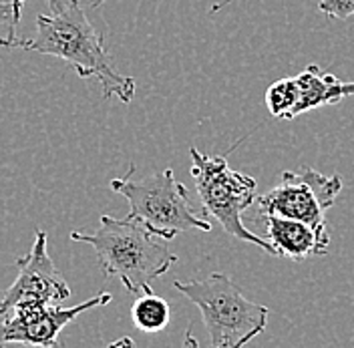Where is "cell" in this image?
Masks as SVG:
<instances>
[{
	"instance_id": "obj_1",
	"label": "cell",
	"mask_w": 354,
	"mask_h": 348,
	"mask_svg": "<svg viewBox=\"0 0 354 348\" xmlns=\"http://www.w3.org/2000/svg\"><path fill=\"white\" fill-rule=\"evenodd\" d=\"M24 51H35L65 61L81 79H97L103 97L131 103L135 81L113 68L103 33H97L83 10V0H71L57 12L37 17V35L24 39Z\"/></svg>"
},
{
	"instance_id": "obj_2",
	"label": "cell",
	"mask_w": 354,
	"mask_h": 348,
	"mask_svg": "<svg viewBox=\"0 0 354 348\" xmlns=\"http://www.w3.org/2000/svg\"><path fill=\"white\" fill-rule=\"evenodd\" d=\"M71 239L95 248L103 274L107 278H119L131 294L153 292L151 282L177 262L167 241L131 216L123 219L101 216L97 232H73Z\"/></svg>"
},
{
	"instance_id": "obj_3",
	"label": "cell",
	"mask_w": 354,
	"mask_h": 348,
	"mask_svg": "<svg viewBox=\"0 0 354 348\" xmlns=\"http://www.w3.org/2000/svg\"><path fill=\"white\" fill-rule=\"evenodd\" d=\"M174 286L199 308L212 348H243L266 330L270 310L248 300L232 278L221 272L201 280H176Z\"/></svg>"
},
{
	"instance_id": "obj_4",
	"label": "cell",
	"mask_w": 354,
	"mask_h": 348,
	"mask_svg": "<svg viewBox=\"0 0 354 348\" xmlns=\"http://www.w3.org/2000/svg\"><path fill=\"white\" fill-rule=\"evenodd\" d=\"M135 165L129 174L111 179V190L129 201V216L143 221L155 236L171 241L179 232L201 230L212 232V223L199 218L189 201L187 187L177 181L174 170L133 179Z\"/></svg>"
},
{
	"instance_id": "obj_5",
	"label": "cell",
	"mask_w": 354,
	"mask_h": 348,
	"mask_svg": "<svg viewBox=\"0 0 354 348\" xmlns=\"http://www.w3.org/2000/svg\"><path fill=\"white\" fill-rule=\"evenodd\" d=\"M192 155V175L196 179V190L203 203V212L220 221L225 234L234 238L256 244L264 252L276 256L274 246L262 239L258 234L250 232L242 221V214L254 205L256 197V179L250 175L234 172L227 165L223 155H205L198 147H189Z\"/></svg>"
},
{
	"instance_id": "obj_6",
	"label": "cell",
	"mask_w": 354,
	"mask_h": 348,
	"mask_svg": "<svg viewBox=\"0 0 354 348\" xmlns=\"http://www.w3.org/2000/svg\"><path fill=\"white\" fill-rule=\"evenodd\" d=\"M342 190L340 175H322L312 167L284 172L282 181L258 197V216H280L308 223L320 234H326V210H330Z\"/></svg>"
},
{
	"instance_id": "obj_7",
	"label": "cell",
	"mask_w": 354,
	"mask_h": 348,
	"mask_svg": "<svg viewBox=\"0 0 354 348\" xmlns=\"http://www.w3.org/2000/svg\"><path fill=\"white\" fill-rule=\"evenodd\" d=\"M17 280L0 292V316H8L21 306L59 304L71 296V288L46 250V232L37 230L32 248L15 260Z\"/></svg>"
},
{
	"instance_id": "obj_8",
	"label": "cell",
	"mask_w": 354,
	"mask_h": 348,
	"mask_svg": "<svg viewBox=\"0 0 354 348\" xmlns=\"http://www.w3.org/2000/svg\"><path fill=\"white\" fill-rule=\"evenodd\" d=\"M111 298L113 296L109 292H101L99 296L71 308L55 304L21 306L0 324V348L8 345L59 348V334L66 324H71L88 308L109 304Z\"/></svg>"
},
{
	"instance_id": "obj_9",
	"label": "cell",
	"mask_w": 354,
	"mask_h": 348,
	"mask_svg": "<svg viewBox=\"0 0 354 348\" xmlns=\"http://www.w3.org/2000/svg\"><path fill=\"white\" fill-rule=\"evenodd\" d=\"M266 226V239L274 246L276 256H288L302 262L308 256H322L328 252L330 238L320 234L308 223L280 216H262Z\"/></svg>"
},
{
	"instance_id": "obj_10",
	"label": "cell",
	"mask_w": 354,
	"mask_h": 348,
	"mask_svg": "<svg viewBox=\"0 0 354 348\" xmlns=\"http://www.w3.org/2000/svg\"><path fill=\"white\" fill-rule=\"evenodd\" d=\"M296 83L300 87V99H298V105L292 113V119L302 115V113L324 107V105H336L342 99L354 95V81H351V83L340 81L334 75L322 73L318 65L306 66L296 77Z\"/></svg>"
},
{
	"instance_id": "obj_11",
	"label": "cell",
	"mask_w": 354,
	"mask_h": 348,
	"mask_svg": "<svg viewBox=\"0 0 354 348\" xmlns=\"http://www.w3.org/2000/svg\"><path fill=\"white\" fill-rule=\"evenodd\" d=\"M169 316H171V310H169L167 300H163L161 296H155L153 292L141 294L131 306L133 324L141 332H149V334L161 332L169 324Z\"/></svg>"
},
{
	"instance_id": "obj_12",
	"label": "cell",
	"mask_w": 354,
	"mask_h": 348,
	"mask_svg": "<svg viewBox=\"0 0 354 348\" xmlns=\"http://www.w3.org/2000/svg\"><path fill=\"white\" fill-rule=\"evenodd\" d=\"M266 107L272 113V117L278 119H292V113L300 99V87L294 79H280L272 83L266 91Z\"/></svg>"
},
{
	"instance_id": "obj_13",
	"label": "cell",
	"mask_w": 354,
	"mask_h": 348,
	"mask_svg": "<svg viewBox=\"0 0 354 348\" xmlns=\"http://www.w3.org/2000/svg\"><path fill=\"white\" fill-rule=\"evenodd\" d=\"M26 0H0V48H17L24 44L19 39V24Z\"/></svg>"
},
{
	"instance_id": "obj_14",
	"label": "cell",
	"mask_w": 354,
	"mask_h": 348,
	"mask_svg": "<svg viewBox=\"0 0 354 348\" xmlns=\"http://www.w3.org/2000/svg\"><path fill=\"white\" fill-rule=\"evenodd\" d=\"M318 10L324 12L328 19H348L354 15V0H320Z\"/></svg>"
},
{
	"instance_id": "obj_15",
	"label": "cell",
	"mask_w": 354,
	"mask_h": 348,
	"mask_svg": "<svg viewBox=\"0 0 354 348\" xmlns=\"http://www.w3.org/2000/svg\"><path fill=\"white\" fill-rule=\"evenodd\" d=\"M107 348H137V347H135V342H133L129 336H123V338H117L115 342H111ZM181 348H199L198 338L192 334V330H189V328L185 330V340H183V347Z\"/></svg>"
},
{
	"instance_id": "obj_16",
	"label": "cell",
	"mask_w": 354,
	"mask_h": 348,
	"mask_svg": "<svg viewBox=\"0 0 354 348\" xmlns=\"http://www.w3.org/2000/svg\"><path fill=\"white\" fill-rule=\"evenodd\" d=\"M46 2H48V8H50V12H57V10H61L66 2H71V0H46Z\"/></svg>"
},
{
	"instance_id": "obj_17",
	"label": "cell",
	"mask_w": 354,
	"mask_h": 348,
	"mask_svg": "<svg viewBox=\"0 0 354 348\" xmlns=\"http://www.w3.org/2000/svg\"><path fill=\"white\" fill-rule=\"evenodd\" d=\"M232 2H236V0H221V2H218V4H214L212 8H209V12H218V10H221V8H225L227 4H232Z\"/></svg>"
},
{
	"instance_id": "obj_18",
	"label": "cell",
	"mask_w": 354,
	"mask_h": 348,
	"mask_svg": "<svg viewBox=\"0 0 354 348\" xmlns=\"http://www.w3.org/2000/svg\"><path fill=\"white\" fill-rule=\"evenodd\" d=\"M83 2H85L87 6H91V8H99L105 0H83Z\"/></svg>"
}]
</instances>
